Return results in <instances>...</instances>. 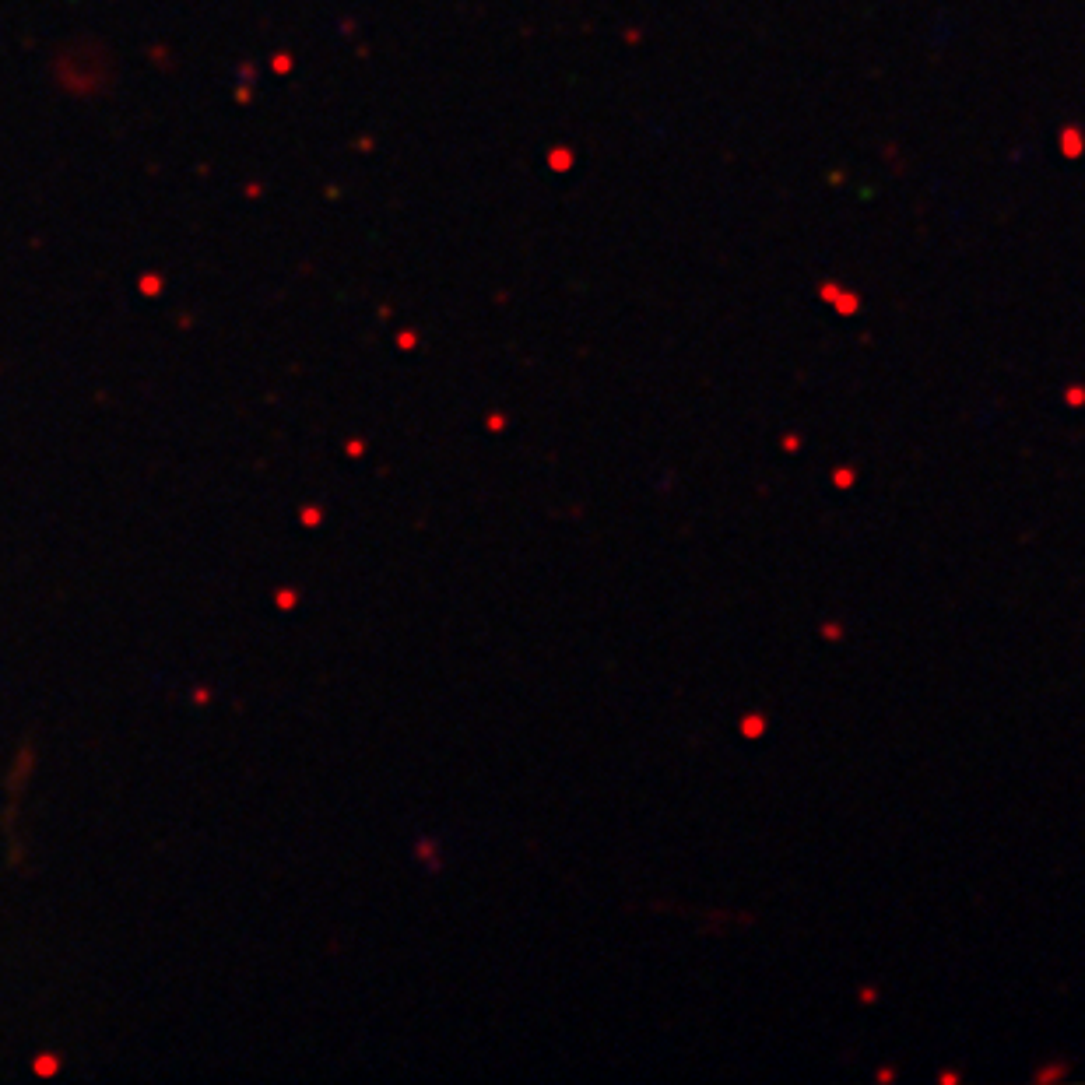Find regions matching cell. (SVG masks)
<instances>
[{"label": "cell", "mask_w": 1085, "mask_h": 1085, "mask_svg": "<svg viewBox=\"0 0 1085 1085\" xmlns=\"http://www.w3.org/2000/svg\"><path fill=\"white\" fill-rule=\"evenodd\" d=\"M759 731H762V720H759V717L745 720V734H759Z\"/></svg>", "instance_id": "1"}]
</instances>
